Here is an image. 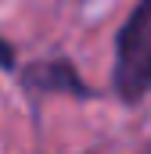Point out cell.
<instances>
[{
  "mask_svg": "<svg viewBox=\"0 0 151 154\" xmlns=\"http://www.w3.org/2000/svg\"><path fill=\"white\" fill-rule=\"evenodd\" d=\"M0 68H14V47L0 36Z\"/></svg>",
  "mask_w": 151,
  "mask_h": 154,
  "instance_id": "cell-2",
  "label": "cell"
},
{
  "mask_svg": "<svg viewBox=\"0 0 151 154\" xmlns=\"http://www.w3.org/2000/svg\"><path fill=\"white\" fill-rule=\"evenodd\" d=\"M115 82L126 100H137L151 82V0H137L115 39Z\"/></svg>",
  "mask_w": 151,
  "mask_h": 154,
  "instance_id": "cell-1",
  "label": "cell"
}]
</instances>
